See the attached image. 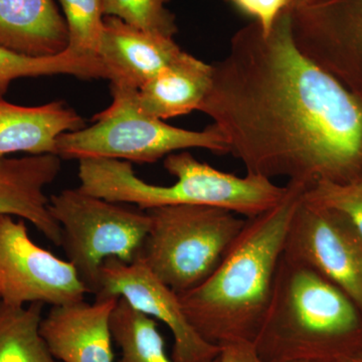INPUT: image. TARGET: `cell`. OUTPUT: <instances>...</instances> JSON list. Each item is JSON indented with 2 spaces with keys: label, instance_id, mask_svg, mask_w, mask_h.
Returning a JSON list of instances; mask_svg holds the SVG:
<instances>
[{
  "label": "cell",
  "instance_id": "cell-6",
  "mask_svg": "<svg viewBox=\"0 0 362 362\" xmlns=\"http://www.w3.org/2000/svg\"><path fill=\"white\" fill-rule=\"evenodd\" d=\"M137 90L111 86L110 106L94 116L90 127L65 133L57 140L61 159L110 158L154 163L175 152L199 148L228 154V147L214 125L202 131L182 129L144 113Z\"/></svg>",
  "mask_w": 362,
  "mask_h": 362
},
{
  "label": "cell",
  "instance_id": "cell-8",
  "mask_svg": "<svg viewBox=\"0 0 362 362\" xmlns=\"http://www.w3.org/2000/svg\"><path fill=\"white\" fill-rule=\"evenodd\" d=\"M88 293L68 259L35 244L25 220L0 214V301L59 306L85 300Z\"/></svg>",
  "mask_w": 362,
  "mask_h": 362
},
{
  "label": "cell",
  "instance_id": "cell-14",
  "mask_svg": "<svg viewBox=\"0 0 362 362\" xmlns=\"http://www.w3.org/2000/svg\"><path fill=\"white\" fill-rule=\"evenodd\" d=\"M84 127V119L63 101L26 107L0 98V159L16 153L56 156L59 136Z\"/></svg>",
  "mask_w": 362,
  "mask_h": 362
},
{
  "label": "cell",
  "instance_id": "cell-24",
  "mask_svg": "<svg viewBox=\"0 0 362 362\" xmlns=\"http://www.w3.org/2000/svg\"><path fill=\"white\" fill-rule=\"evenodd\" d=\"M218 362H263L254 344L249 342L233 343L221 346Z\"/></svg>",
  "mask_w": 362,
  "mask_h": 362
},
{
  "label": "cell",
  "instance_id": "cell-17",
  "mask_svg": "<svg viewBox=\"0 0 362 362\" xmlns=\"http://www.w3.org/2000/svg\"><path fill=\"white\" fill-rule=\"evenodd\" d=\"M44 306H9L0 301V362H61L40 334Z\"/></svg>",
  "mask_w": 362,
  "mask_h": 362
},
{
  "label": "cell",
  "instance_id": "cell-27",
  "mask_svg": "<svg viewBox=\"0 0 362 362\" xmlns=\"http://www.w3.org/2000/svg\"><path fill=\"white\" fill-rule=\"evenodd\" d=\"M296 362H307V361H296Z\"/></svg>",
  "mask_w": 362,
  "mask_h": 362
},
{
  "label": "cell",
  "instance_id": "cell-18",
  "mask_svg": "<svg viewBox=\"0 0 362 362\" xmlns=\"http://www.w3.org/2000/svg\"><path fill=\"white\" fill-rule=\"evenodd\" d=\"M111 332L120 349L117 362H176L166 352L156 319L135 310L122 298H119L112 313Z\"/></svg>",
  "mask_w": 362,
  "mask_h": 362
},
{
  "label": "cell",
  "instance_id": "cell-5",
  "mask_svg": "<svg viewBox=\"0 0 362 362\" xmlns=\"http://www.w3.org/2000/svg\"><path fill=\"white\" fill-rule=\"evenodd\" d=\"M146 213L149 230L138 258L177 295L214 273L247 221L220 207L187 204Z\"/></svg>",
  "mask_w": 362,
  "mask_h": 362
},
{
  "label": "cell",
  "instance_id": "cell-3",
  "mask_svg": "<svg viewBox=\"0 0 362 362\" xmlns=\"http://www.w3.org/2000/svg\"><path fill=\"white\" fill-rule=\"evenodd\" d=\"M254 346L263 362H340L362 349V313L337 285L283 254Z\"/></svg>",
  "mask_w": 362,
  "mask_h": 362
},
{
  "label": "cell",
  "instance_id": "cell-4",
  "mask_svg": "<svg viewBox=\"0 0 362 362\" xmlns=\"http://www.w3.org/2000/svg\"><path fill=\"white\" fill-rule=\"evenodd\" d=\"M164 168L176 181L170 185L146 182L135 175L132 163L110 158L78 160L81 189L120 204H134L143 211L166 206H204L228 209L252 218L277 206L288 187L249 175L223 173L197 160L187 150L164 159Z\"/></svg>",
  "mask_w": 362,
  "mask_h": 362
},
{
  "label": "cell",
  "instance_id": "cell-11",
  "mask_svg": "<svg viewBox=\"0 0 362 362\" xmlns=\"http://www.w3.org/2000/svg\"><path fill=\"white\" fill-rule=\"evenodd\" d=\"M119 298L52 306L40 331L61 362H114L111 316Z\"/></svg>",
  "mask_w": 362,
  "mask_h": 362
},
{
  "label": "cell",
  "instance_id": "cell-23",
  "mask_svg": "<svg viewBox=\"0 0 362 362\" xmlns=\"http://www.w3.org/2000/svg\"><path fill=\"white\" fill-rule=\"evenodd\" d=\"M240 13L250 16L264 35L273 30L279 18L292 11L295 0H226Z\"/></svg>",
  "mask_w": 362,
  "mask_h": 362
},
{
  "label": "cell",
  "instance_id": "cell-25",
  "mask_svg": "<svg viewBox=\"0 0 362 362\" xmlns=\"http://www.w3.org/2000/svg\"><path fill=\"white\" fill-rule=\"evenodd\" d=\"M340 362H362V349L350 354L349 356L345 357Z\"/></svg>",
  "mask_w": 362,
  "mask_h": 362
},
{
  "label": "cell",
  "instance_id": "cell-7",
  "mask_svg": "<svg viewBox=\"0 0 362 362\" xmlns=\"http://www.w3.org/2000/svg\"><path fill=\"white\" fill-rule=\"evenodd\" d=\"M49 209L61 228L66 259L89 294H97L104 262H134L149 230L146 211L100 199L78 187L51 195Z\"/></svg>",
  "mask_w": 362,
  "mask_h": 362
},
{
  "label": "cell",
  "instance_id": "cell-9",
  "mask_svg": "<svg viewBox=\"0 0 362 362\" xmlns=\"http://www.w3.org/2000/svg\"><path fill=\"white\" fill-rule=\"evenodd\" d=\"M284 255L337 285L362 313V235L346 216L303 194L288 230Z\"/></svg>",
  "mask_w": 362,
  "mask_h": 362
},
{
  "label": "cell",
  "instance_id": "cell-21",
  "mask_svg": "<svg viewBox=\"0 0 362 362\" xmlns=\"http://www.w3.org/2000/svg\"><path fill=\"white\" fill-rule=\"evenodd\" d=\"M170 0H102L105 16H113L147 32L173 37L177 33L175 14L166 4Z\"/></svg>",
  "mask_w": 362,
  "mask_h": 362
},
{
  "label": "cell",
  "instance_id": "cell-19",
  "mask_svg": "<svg viewBox=\"0 0 362 362\" xmlns=\"http://www.w3.org/2000/svg\"><path fill=\"white\" fill-rule=\"evenodd\" d=\"M54 75L74 76L81 80H107L100 58L78 56L68 49L57 56L33 58L0 47V98H4L11 83L18 78Z\"/></svg>",
  "mask_w": 362,
  "mask_h": 362
},
{
  "label": "cell",
  "instance_id": "cell-12",
  "mask_svg": "<svg viewBox=\"0 0 362 362\" xmlns=\"http://www.w3.org/2000/svg\"><path fill=\"white\" fill-rule=\"evenodd\" d=\"M183 51L173 37L140 30L105 16L99 57L111 86L139 90Z\"/></svg>",
  "mask_w": 362,
  "mask_h": 362
},
{
  "label": "cell",
  "instance_id": "cell-13",
  "mask_svg": "<svg viewBox=\"0 0 362 362\" xmlns=\"http://www.w3.org/2000/svg\"><path fill=\"white\" fill-rule=\"evenodd\" d=\"M62 159L54 154L0 159V214L30 221L61 247V228L49 209L45 189L58 178Z\"/></svg>",
  "mask_w": 362,
  "mask_h": 362
},
{
  "label": "cell",
  "instance_id": "cell-16",
  "mask_svg": "<svg viewBox=\"0 0 362 362\" xmlns=\"http://www.w3.org/2000/svg\"><path fill=\"white\" fill-rule=\"evenodd\" d=\"M213 66L183 52L180 58L136 90L138 107L144 113L168 120L199 111L211 84Z\"/></svg>",
  "mask_w": 362,
  "mask_h": 362
},
{
  "label": "cell",
  "instance_id": "cell-15",
  "mask_svg": "<svg viewBox=\"0 0 362 362\" xmlns=\"http://www.w3.org/2000/svg\"><path fill=\"white\" fill-rule=\"evenodd\" d=\"M65 18L54 0H0V47L45 58L68 49Z\"/></svg>",
  "mask_w": 362,
  "mask_h": 362
},
{
  "label": "cell",
  "instance_id": "cell-20",
  "mask_svg": "<svg viewBox=\"0 0 362 362\" xmlns=\"http://www.w3.org/2000/svg\"><path fill=\"white\" fill-rule=\"evenodd\" d=\"M69 32V51L99 58L104 33L102 0H59Z\"/></svg>",
  "mask_w": 362,
  "mask_h": 362
},
{
  "label": "cell",
  "instance_id": "cell-2",
  "mask_svg": "<svg viewBox=\"0 0 362 362\" xmlns=\"http://www.w3.org/2000/svg\"><path fill=\"white\" fill-rule=\"evenodd\" d=\"M277 206L247 218L218 268L180 297L188 321L216 346L254 344L270 303L286 237L306 187L288 182Z\"/></svg>",
  "mask_w": 362,
  "mask_h": 362
},
{
  "label": "cell",
  "instance_id": "cell-26",
  "mask_svg": "<svg viewBox=\"0 0 362 362\" xmlns=\"http://www.w3.org/2000/svg\"><path fill=\"white\" fill-rule=\"evenodd\" d=\"M307 1V0H295V6H299V4H303V2ZM293 7V8H294Z\"/></svg>",
  "mask_w": 362,
  "mask_h": 362
},
{
  "label": "cell",
  "instance_id": "cell-1",
  "mask_svg": "<svg viewBox=\"0 0 362 362\" xmlns=\"http://www.w3.org/2000/svg\"><path fill=\"white\" fill-rule=\"evenodd\" d=\"M291 11L268 35L252 23L213 66L199 111L249 175L307 189L362 175V98L298 49Z\"/></svg>",
  "mask_w": 362,
  "mask_h": 362
},
{
  "label": "cell",
  "instance_id": "cell-22",
  "mask_svg": "<svg viewBox=\"0 0 362 362\" xmlns=\"http://www.w3.org/2000/svg\"><path fill=\"white\" fill-rule=\"evenodd\" d=\"M305 197L346 216L362 235V175L347 182L321 181L305 190Z\"/></svg>",
  "mask_w": 362,
  "mask_h": 362
},
{
  "label": "cell",
  "instance_id": "cell-10",
  "mask_svg": "<svg viewBox=\"0 0 362 362\" xmlns=\"http://www.w3.org/2000/svg\"><path fill=\"white\" fill-rule=\"evenodd\" d=\"M96 298H122L135 310L165 324L173 337L176 362H213L221 347L204 340L188 321L180 297L141 259L124 263L107 259L100 272Z\"/></svg>",
  "mask_w": 362,
  "mask_h": 362
}]
</instances>
